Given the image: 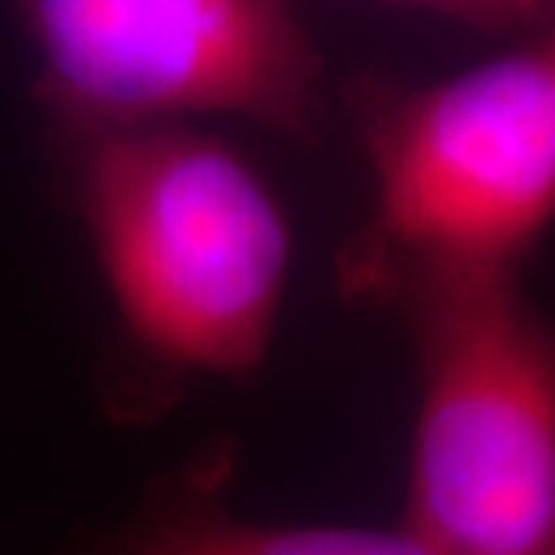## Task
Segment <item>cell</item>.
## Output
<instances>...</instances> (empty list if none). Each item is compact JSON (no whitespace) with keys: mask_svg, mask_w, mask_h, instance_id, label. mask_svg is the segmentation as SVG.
Wrapping results in <instances>:
<instances>
[{"mask_svg":"<svg viewBox=\"0 0 555 555\" xmlns=\"http://www.w3.org/2000/svg\"><path fill=\"white\" fill-rule=\"evenodd\" d=\"M73 147L82 222L137 345L176 370L251 373L291 276L262 176L186 122L73 129Z\"/></svg>","mask_w":555,"mask_h":555,"instance_id":"obj_1","label":"cell"},{"mask_svg":"<svg viewBox=\"0 0 555 555\" xmlns=\"http://www.w3.org/2000/svg\"><path fill=\"white\" fill-rule=\"evenodd\" d=\"M373 301L420 365L405 519L434 555H555V319L519 273H427Z\"/></svg>","mask_w":555,"mask_h":555,"instance_id":"obj_2","label":"cell"},{"mask_svg":"<svg viewBox=\"0 0 555 555\" xmlns=\"http://www.w3.org/2000/svg\"><path fill=\"white\" fill-rule=\"evenodd\" d=\"M351 112L376 201L340 269L348 294L519 273L555 219V33L423 87L362 79Z\"/></svg>","mask_w":555,"mask_h":555,"instance_id":"obj_3","label":"cell"},{"mask_svg":"<svg viewBox=\"0 0 555 555\" xmlns=\"http://www.w3.org/2000/svg\"><path fill=\"white\" fill-rule=\"evenodd\" d=\"M68 129L241 115L309 140L323 62L291 0H4Z\"/></svg>","mask_w":555,"mask_h":555,"instance_id":"obj_4","label":"cell"},{"mask_svg":"<svg viewBox=\"0 0 555 555\" xmlns=\"http://www.w3.org/2000/svg\"><path fill=\"white\" fill-rule=\"evenodd\" d=\"M112 555H434L405 527L251 524L219 502L186 499L126 534Z\"/></svg>","mask_w":555,"mask_h":555,"instance_id":"obj_5","label":"cell"},{"mask_svg":"<svg viewBox=\"0 0 555 555\" xmlns=\"http://www.w3.org/2000/svg\"><path fill=\"white\" fill-rule=\"evenodd\" d=\"M477 29H524L541 18V0H391Z\"/></svg>","mask_w":555,"mask_h":555,"instance_id":"obj_6","label":"cell"},{"mask_svg":"<svg viewBox=\"0 0 555 555\" xmlns=\"http://www.w3.org/2000/svg\"><path fill=\"white\" fill-rule=\"evenodd\" d=\"M552 33H555V29H552Z\"/></svg>","mask_w":555,"mask_h":555,"instance_id":"obj_7","label":"cell"}]
</instances>
